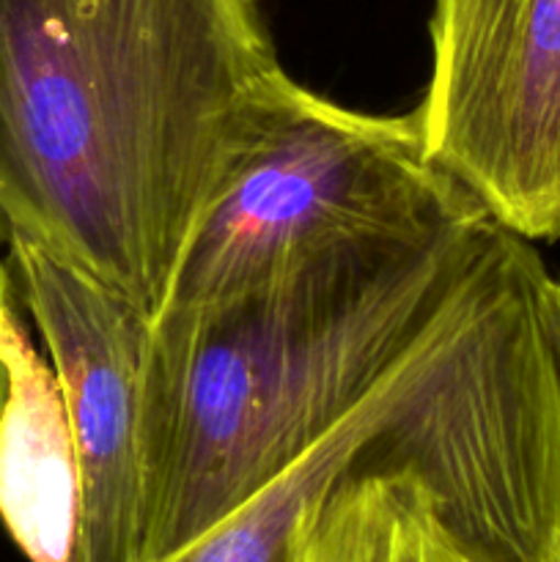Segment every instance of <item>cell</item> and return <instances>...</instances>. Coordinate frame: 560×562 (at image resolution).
Returning a JSON list of instances; mask_svg holds the SVG:
<instances>
[{"label":"cell","mask_w":560,"mask_h":562,"mask_svg":"<svg viewBox=\"0 0 560 562\" xmlns=\"http://www.w3.org/2000/svg\"><path fill=\"white\" fill-rule=\"evenodd\" d=\"M423 154L505 231L560 239V0H434Z\"/></svg>","instance_id":"277c9868"},{"label":"cell","mask_w":560,"mask_h":562,"mask_svg":"<svg viewBox=\"0 0 560 562\" xmlns=\"http://www.w3.org/2000/svg\"><path fill=\"white\" fill-rule=\"evenodd\" d=\"M9 263V247H0V272ZM3 393H5V373H3V362H0V406H3Z\"/></svg>","instance_id":"30bf717a"},{"label":"cell","mask_w":560,"mask_h":562,"mask_svg":"<svg viewBox=\"0 0 560 562\" xmlns=\"http://www.w3.org/2000/svg\"><path fill=\"white\" fill-rule=\"evenodd\" d=\"M426 346H417L384 384H379L349 417L329 428L289 470L280 472L250 503L209 530L170 562H291L300 521L322 488L338 475L357 445L384 420L415 379Z\"/></svg>","instance_id":"ba28073f"},{"label":"cell","mask_w":560,"mask_h":562,"mask_svg":"<svg viewBox=\"0 0 560 562\" xmlns=\"http://www.w3.org/2000/svg\"><path fill=\"white\" fill-rule=\"evenodd\" d=\"M22 311L9 258L0 272V525L27 562H80L82 483L69 409Z\"/></svg>","instance_id":"52a82bcc"},{"label":"cell","mask_w":560,"mask_h":562,"mask_svg":"<svg viewBox=\"0 0 560 562\" xmlns=\"http://www.w3.org/2000/svg\"><path fill=\"white\" fill-rule=\"evenodd\" d=\"M503 225L486 212L163 307L141 368V562H170L349 417L448 316Z\"/></svg>","instance_id":"7a4b0ae2"},{"label":"cell","mask_w":560,"mask_h":562,"mask_svg":"<svg viewBox=\"0 0 560 562\" xmlns=\"http://www.w3.org/2000/svg\"><path fill=\"white\" fill-rule=\"evenodd\" d=\"M472 289L404 395L305 510L291 562H492L450 525L412 461L423 409L453 349Z\"/></svg>","instance_id":"8992f818"},{"label":"cell","mask_w":560,"mask_h":562,"mask_svg":"<svg viewBox=\"0 0 560 562\" xmlns=\"http://www.w3.org/2000/svg\"><path fill=\"white\" fill-rule=\"evenodd\" d=\"M483 212L426 159L410 115L335 104L294 82L192 234L165 307L209 305L316 258Z\"/></svg>","instance_id":"3957f363"},{"label":"cell","mask_w":560,"mask_h":562,"mask_svg":"<svg viewBox=\"0 0 560 562\" xmlns=\"http://www.w3.org/2000/svg\"><path fill=\"white\" fill-rule=\"evenodd\" d=\"M544 322H547L555 360H558L560 368V280H555L552 274H549L547 285H544Z\"/></svg>","instance_id":"9c48e42d"},{"label":"cell","mask_w":560,"mask_h":562,"mask_svg":"<svg viewBox=\"0 0 560 562\" xmlns=\"http://www.w3.org/2000/svg\"><path fill=\"white\" fill-rule=\"evenodd\" d=\"M0 247H9V228H5L3 220H0Z\"/></svg>","instance_id":"8fae6325"},{"label":"cell","mask_w":560,"mask_h":562,"mask_svg":"<svg viewBox=\"0 0 560 562\" xmlns=\"http://www.w3.org/2000/svg\"><path fill=\"white\" fill-rule=\"evenodd\" d=\"M294 82L258 0H0V220L154 318Z\"/></svg>","instance_id":"6da1fadb"},{"label":"cell","mask_w":560,"mask_h":562,"mask_svg":"<svg viewBox=\"0 0 560 562\" xmlns=\"http://www.w3.org/2000/svg\"><path fill=\"white\" fill-rule=\"evenodd\" d=\"M16 291L64 387L82 483L80 562H141V368L152 316L9 234Z\"/></svg>","instance_id":"5b68a950"}]
</instances>
